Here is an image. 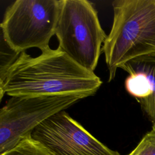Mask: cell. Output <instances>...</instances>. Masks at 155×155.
Here are the masks:
<instances>
[{"mask_svg": "<svg viewBox=\"0 0 155 155\" xmlns=\"http://www.w3.org/2000/svg\"><path fill=\"white\" fill-rule=\"evenodd\" d=\"M102 84L94 73L81 67L58 48L32 57L19 54L0 79L1 99L10 96H93Z\"/></svg>", "mask_w": 155, "mask_h": 155, "instance_id": "obj_1", "label": "cell"}, {"mask_svg": "<svg viewBox=\"0 0 155 155\" xmlns=\"http://www.w3.org/2000/svg\"><path fill=\"white\" fill-rule=\"evenodd\" d=\"M112 6L113 24L102 47L108 82L127 62L155 54V0H115Z\"/></svg>", "mask_w": 155, "mask_h": 155, "instance_id": "obj_2", "label": "cell"}, {"mask_svg": "<svg viewBox=\"0 0 155 155\" xmlns=\"http://www.w3.org/2000/svg\"><path fill=\"white\" fill-rule=\"evenodd\" d=\"M55 35L59 49L81 67L94 71L107 35L92 2L61 0Z\"/></svg>", "mask_w": 155, "mask_h": 155, "instance_id": "obj_3", "label": "cell"}, {"mask_svg": "<svg viewBox=\"0 0 155 155\" xmlns=\"http://www.w3.org/2000/svg\"><path fill=\"white\" fill-rule=\"evenodd\" d=\"M61 5V0H16L10 4L1 24L10 49L20 54L31 48L41 52L50 48Z\"/></svg>", "mask_w": 155, "mask_h": 155, "instance_id": "obj_4", "label": "cell"}, {"mask_svg": "<svg viewBox=\"0 0 155 155\" xmlns=\"http://www.w3.org/2000/svg\"><path fill=\"white\" fill-rule=\"evenodd\" d=\"M82 99L73 95L11 96L0 110V154L31 136L47 118Z\"/></svg>", "mask_w": 155, "mask_h": 155, "instance_id": "obj_5", "label": "cell"}, {"mask_svg": "<svg viewBox=\"0 0 155 155\" xmlns=\"http://www.w3.org/2000/svg\"><path fill=\"white\" fill-rule=\"evenodd\" d=\"M31 137L53 155H120L95 138L65 110L43 121Z\"/></svg>", "mask_w": 155, "mask_h": 155, "instance_id": "obj_6", "label": "cell"}, {"mask_svg": "<svg viewBox=\"0 0 155 155\" xmlns=\"http://www.w3.org/2000/svg\"><path fill=\"white\" fill-rule=\"evenodd\" d=\"M120 68L129 74L125 81L127 91L155 123V54L133 59Z\"/></svg>", "mask_w": 155, "mask_h": 155, "instance_id": "obj_7", "label": "cell"}, {"mask_svg": "<svg viewBox=\"0 0 155 155\" xmlns=\"http://www.w3.org/2000/svg\"><path fill=\"white\" fill-rule=\"evenodd\" d=\"M0 155H53L51 153L31 136L19 142L15 147Z\"/></svg>", "mask_w": 155, "mask_h": 155, "instance_id": "obj_8", "label": "cell"}, {"mask_svg": "<svg viewBox=\"0 0 155 155\" xmlns=\"http://www.w3.org/2000/svg\"><path fill=\"white\" fill-rule=\"evenodd\" d=\"M128 155H155V123Z\"/></svg>", "mask_w": 155, "mask_h": 155, "instance_id": "obj_9", "label": "cell"}]
</instances>
